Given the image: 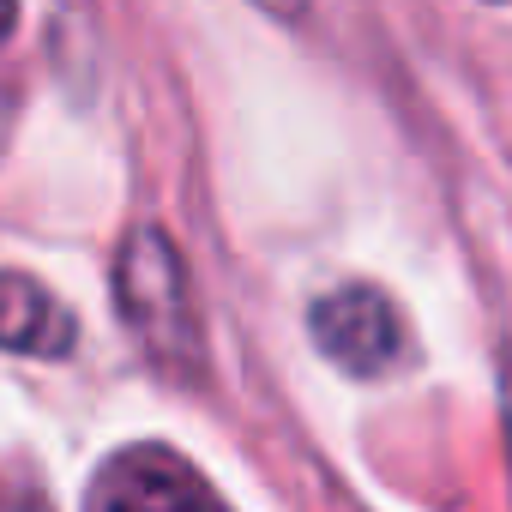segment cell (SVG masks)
<instances>
[{"mask_svg": "<svg viewBox=\"0 0 512 512\" xmlns=\"http://www.w3.org/2000/svg\"><path fill=\"white\" fill-rule=\"evenodd\" d=\"M115 296H121V320L133 326V338L163 368L187 374L199 362V308L187 290V266L157 223L127 235L121 266H115Z\"/></svg>", "mask_w": 512, "mask_h": 512, "instance_id": "6da1fadb", "label": "cell"}, {"mask_svg": "<svg viewBox=\"0 0 512 512\" xmlns=\"http://www.w3.org/2000/svg\"><path fill=\"white\" fill-rule=\"evenodd\" d=\"M91 512H229L223 494L169 446H127L103 464Z\"/></svg>", "mask_w": 512, "mask_h": 512, "instance_id": "7a4b0ae2", "label": "cell"}, {"mask_svg": "<svg viewBox=\"0 0 512 512\" xmlns=\"http://www.w3.org/2000/svg\"><path fill=\"white\" fill-rule=\"evenodd\" d=\"M308 326H314V344L338 368H350L362 380L386 374L392 356H398V344H404V326H398L392 302L380 290H368V284H350V290H332L326 302H314Z\"/></svg>", "mask_w": 512, "mask_h": 512, "instance_id": "3957f363", "label": "cell"}, {"mask_svg": "<svg viewBox=\"0 0 512 512\" xmlns=\"http://www.w3.org/2000/svg\"><path fill=\"white\" fill-rule=\"evenodd\" d=\"M0 350H13V356L73 350V314L25 272H0Z\"/></svg>", "mask_w": 512, "mask_h": 512, "instance_id": "277c9868", "label": "cell"}, {"mask_svg": "<svg viewBox=\"0 0 512 512\" xmlns=\"http://www.w3.org/2000/svg\"><path fill=\"white\" fill-rule=\"evenodd\" d=\"M500 428H506V464H512V350L500 356Z\"/></svg>", "mask_w": 512, "mask_h": 512, "instance_id": "5b68a950", "label": "cell"}, {"mask_svg": "<svg viewBox=\"0 0 512 512\" xmlns=\"http://www.w3.org/2000/svg\"><path fill=\"white\" fill-rule=\"evenodd\" d=\"M13 19H19V0H0V43L13 37Z\"/></svg>", "mask_w": 512, "mask_h": 512, "instance_id": "8992f818", "label": "cell"}]
</instances>
